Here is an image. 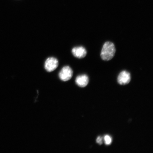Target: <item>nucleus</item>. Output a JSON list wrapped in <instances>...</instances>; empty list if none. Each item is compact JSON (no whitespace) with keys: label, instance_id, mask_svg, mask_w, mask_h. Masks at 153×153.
Listing matches in <instances>:
<instances>
[{"label":"nucleus","instance_id":"nucleus-1","mask_svg":"<svg viewBox=\"0 0 153 153\" xmlns=\"http://www.w3.org/2000/svg\"><path fill=\"white\" fill-rule=\"evenodd\" d=\"M116 48L114 44L107 42L103 46L100 56L103 60L108 61L113 58L116 53Z\"/></svg>","mask_w":153,"mask_h":153},{"label":"nucleus","instance_id":"nucleus-2","mask_svg":"<svg viewBox=\"0 0 153 153\" xmlns=\"http://www.w3.org/2000/svg\"><path fill=\"white\" fill-rule=\"evenodd\" d=\"M59 66L58 60L54 57H49L45 63V68L48 72L54 71Z\"/></svg>","mask_w":153,"mask_h":153},{"label":"nucleus","instance_id":"nucleus-3","mask_svg":"<svg viewBox=\"0 0 153 153\" xmlns=\"http://www.w3.org/2000/svg\"><path fill=\"white\" fill-rule=\"evenodd\" d=\"M73 74V71L70 66H65L62 68L59 74V77L62 81L66 82L70 80Z\"/></svg>","mask_w":153,"mask_h":153},{"label":"nucleus","instance_id":"nucleus-4","mask_svg":"<svg viewBox=\"0 0 153 153\" xmlns=\"http://www.w3.org/2000/svg\"><path fill=\"white\" fill-rule=\"evenodd\" d=\"M131 80V74L126 71L120 73L118 76L117 81L120 85H126L128 84Z\"/></svg>","mask_w":153,"mask_h":153},{"label":"nucleus","instance_id":"nucleus-5","mask_svg":"<svg viewBox=\"0 0 153 153\" xmlns=\"http://www.w3.org/2000/svg\"><path fill=\"white\" fill-rule=\"evenodd\" d=\"M72 53L74 57L78 59L84 58L87 54L86 49L82 46L74 48L72 49Z\"/></svg>","mask_w":153,"mask_h":153},{"label":"nucleus","instance_id":"nucleus-6","mask_svg":"<svg viewBox=\"0 0 153 153\" xmlns=\"http://www.w3.org/2000/svg\"><path fill=\"white\" fill-rule=\"evenodd\" d=\"M89 82V78L86 74L78 76L76 79V83L78 86L82 88L85 87Z\"/></svg>","mask_w":153,"mask_h":153},{"label":"nucleus","instance_id":"nucleus-7","mask_svg":"<svg viewBox=\"0 0 153 153\" xmlns=\"http://www.w3.org/2000/svg\"><path fill=\"white\" fill-rule=\"evenodd\" d=\"M104 140L105 144L107 145H110L112 142V139L109 135H105L104 137Z\"/></svg>","mask_w":153,"mask_h":153},{"label":"nucleus","instance_id":"nucleus-8","mask_svg":"<svg viewBox=\"0 0 153 153\" xmlns=\"http://www.w3.org/2000/svg\"><path fill=\"white\" fill-rule=\"evenodd\" d=\"M97 143L99 145H101L103 143V137L100 136L97 137Z\"/></svg>","mask_w":153,"mask_h":153}]
</instances>
